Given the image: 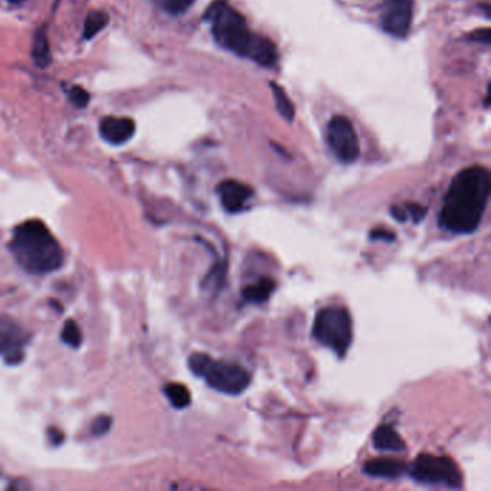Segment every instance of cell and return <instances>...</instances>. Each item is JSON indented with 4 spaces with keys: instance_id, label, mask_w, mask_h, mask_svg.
Returning a JSON list of instances; mask_svg holds the SVG:
<instances>
[{
    "instance_id": "7c38bea8",
    "label": "cell",
    "mask_w": 491,
    "mask_h": 491,
    "mask_svg": "<svg viewBox=\"0 0 491 491\" xmlns=\"http://www.w3.org/2000/svg\"><path fill=\"white\" fill-rule=\"evenodd\" d=\"M366 474L379 479H399L407 471V466L402 461L392 458H374L363 466Z\"/></svg>"
},
{
    "instance_id": "d6986e66",
    "label": "cell",
    "mask_w": 491,
    "mask_h": 491,
    "mask_svg": "<svg viewBox=\"0 0 491 491\" xmlns=\"http://www.w3.org/2000/svg\"><path fill=\"white\" fill-rule=\"evenodd\" d=\"M61 339L64 340L65 344L71 346V348H78L82 342V335H81V328L80 326L74 322V320H68L62 328V335Z\"/></svg>"
},
{
    "instance_id": "8992f818",
    "label": "cell",
    "mask_w": 491,
    "mask_h": 491,
    "mask_svg": "<svg viewBox=\"0 0 491 491\" xmlns=\"http://www.w3.org/2000/svg\"><path fill=\"white\" fill-rule=\"evenodd\" d=\"M411 477L424 484H442L451 488L461 487L463 475L458 466L448 457L421 454L411 467Z\"/></svg>"
},
{
    "instance_id": "e0dca14e",
    "label": "cell",
    "mask_w": 491,
    "mask_h": 491,
    "mask_svg": "<svg viewBox=\"0 0 491 491\" xmlns=\"http://www.w3.org/2000/svg\"><path fill=\"white\" fill-rule=\"evenodd\" d=\"M108 21H110V18H108L107 12H101V10L91 12L85 19L84 38L85 39L94 38L97 34H99L108 25Z\"/></svg>"
},
{
    "instance_id": "cb8c5ba5",
    "label": "cell",
    "mask_w": 491,
    "mask_h": 491,
    "mask_svg": "<svg viewBox=\"0 0 491 491\" xmlns=\"http://www.w3.org/2000/svg\"><path fill=\"white\" fill-rule=\"evenodd\" d=\"M372 238L373 239H389V241H394L395 235L392 232H387V230H373L372 232Z\"/></svg>"
},
{
    "instance_id": "30bf717a",
    "label": "cell",
    "mask_w": 491,
    "mask_h": 491,
    "mask_svg": "<svg viewBox=\"0 0 491 491\" xmlns=\"http://www.w3.org/2000/svg\"><path fill=\"white\" fill-rule=\"evenodd\" d=\"M218 195L224 208L230 213H235L243 209L245 204L252 197L254 189L238 180H225L218 186Z\"/></svg>"
},
{
    "instance_id": "4fadbf2b",
    "label": "cell",
    "mask_w": 491,
    "mask_h": 491,
    "mask_svg": "<svg viewBox=\"0 0 491 491\" xmlns=\"http://www.w3.org/2000/svg\"><path fill=\"white\" fill-rule=\"evenodd\" d=\"M373 445L379 451L399 453L405 450V441L391 425H382L374 431Z\"/></svg>"
},
{
    "instance_id": "277c9868",
    "label": "cell",
    "mask_w": 491,
    "mask_h": 491,
    "mask_svg": "<svg viewBox=\"0 0 491 491\" xmlns=\"http://www.w3.org/2000/svg\"><path fill=\"white\" fill-rule=\"evenodd\" d=\"M189 368L199 378H204L215 391L228 395L242 394L251 382L250 373L242 366L212 359L205 353L192 355Z\"/></svg>"
},
{
    "instance_id": "ffe728a7",
    "label": "cell",
    "mask_w": 491,
    "mask_h": 491,
    "mask_svg": "<svg viewBox=\"0 0 491 491\" xmlns=\"http://www.w3.org/2000/svg\"><path fill=\"white\" fill-rule=\"evenodd\" d=\"M154 2L170 14H180L189 9L195 0H154Z\"/></svg>"
},
{
    "instance_id": "5b68a950",
    "label": "cell",
    "mask_w": 491,
    "mask_h": 491,
    "mask_svg": "<svg viewBox=\"0 0 491 491\" xmlns=\"http://www.w3.org/2000/svg\"><path fill=\"white\" fill-rule=\"evenodd\" d=\"M315 340L327 346L339 356H344L353 337L352 317L344 307H324L315 315L313 326Z\"/></svg>"
},
{
    "instance_id": "6da1fadb",
    "label": "cell",
    "mask_w": 491,
    "mask_h": 491,
    "mask_svg": "<svg viewBox=\"0 0 491 491\" xmlns=\"http://www.w3.org/2000/svg\"><path fill=\"white\" fill-rule=\"evenodd\" d=\"M490 197V173L471 166L454 178L444 197L440 226L454 234H471L479 228Z\"/></svg>"
},
{
    "instance_id": "9c48e42d",
    "label": "cell",
    "mask_w": 491,
    "mask_h": 491,
    "mask_svg": "<svg viewBox=\"0 0 491 491\" xmlns=\"http://www.w3.org/2000/svg\"><path fill=\"white\" fill-rule=\"evenodd\" d=\"M26 343V331L13 319L0 317V356H3L8 363L21 362Z\"/></svg>"
},
{
    "instance_id": "7a4b0ae2",
    "label": "cell",
    "mask_w": 491,
    "mask_h": 491,
    "mask_svg": "<svg viewBox=\"0 0 491 491\" xmlns=\"http://www.w3.org/2000/svg\"><path fill=\"white\" fill-rule=\"evenodd\" d=\"M205 19L211 23L215 40L224 49L250 58L263 67L276 65L278 60L276 45L268 38L252 34L247 21L232 6L222 0L213 2L206 10Z\"/></svg>"
},
{
    "instance_id": "44dd1931",
    "label": "cell",
    "mask_w": 491,
    "mask_h": 491,
    "mask_svg": "<svg viewBox=\"0 0 491 491\" xmlns=\"http://www.w3.org/2000/svg\"><path fill=\"white\" fill-rule=\"evenodd\" d=\"M68 97L71 103L78 108H85L86 104L90 103V94L81 88V86H72L68 91Z\"/></svg>"
},
{
    "instance_id": "2e32d148",
    "label": "cell",
    "mask_w": 491,
    "mask_h": 491,
    "mask_svg": "<svg viewBox=\"0 0 491 491\" xmlns=\"http://www.w3.org/2000/svg\"><path fill=\"white\" fill-rule=\"evenodd\" d=\"M165 395L170 403L178 409H183L191 405V392L182 383H169L165 386Z\"/></svg>"
},
{
    "instance_id": "8fae6325",
    "label": "cell",
    "mask_w": 491,
    "mask_h": 491,
    "mask_svg": "<svg viewBox=\"0 0 491 491\" xmlns=\"http://www.w3.org/2000/svg\"><path fill=\"white\" fill-rule=\"evenodd\" d=\"M136 124L128 117H106L99 123V134L111 144H123L134 136Z\"/></svg>"
},
{
    "instance_id": "52a82bcc",
    "label": "cell",
    "mask_w": 491,
    "mask_h": 491,
    "mask_svg": "<svg viewBox=\"0 0 491 491\" xmlns=\"http://www.w3.org/2000/svg\"><path fill=\"white\" fill-rule=\"evenodd\" d=\"M328 146L340 162L353 163L360 154V143L352 121L344 115H335L327 125Z\"/></svg>"
},
{
    "instance_id": "ac0fdd59",
    "label": "cell",
    "mask_w": 491,
    "mask_h": 491,
    "mask_svg": "<svg viewBox=\"0 0 491 491\" xmlns=\"http://www.w3.org/2000/svg\"><path fill=\"white\" fill-rule=\"evenodd\" d=\"M270 86H271V90H272L274 98H276V104H277V108H278L280 114L283 115V117H284L285 120L291 121V120L294 119L296 111H294V106H293V103L290 101V98L287 97L285 91L281 88V86H280L277 82L271 81V82H270Z\"/></svg>"
},
{
    "instance_id": "ba28073f",
    "label": "cell",
    "mask_w": 491,
    "mask_h": 491,
    "mask_svg": "<svg viewBox=\"0 0 491 491\" xmlns=\"http://www.w3.org/2000/svg\"><path fill=\"white\" fill-rule=\"evenodd\" d=\"M412 13V0H385L382 9V26L387 34L396 38H405L411 29Z\"/></svg>"
},
{
    "instance_id": "9a60e30c",
    "label": "cell",
    "mask_w": 491,
    "mask_h": 491,
    "mask_svg": "<svg viewBox=\"0 0 491 491\" xmlns=\"http://www.w3.org/2000/svg\"><path fill=\"white\" fill-rule=\"evenodd\" d=\"M274 288H276V283H274L271 278L263 277V278H259L256 283L245 287L242 294H243L245 300H248L251 302H264L270 298V296L274 291Z\"/></svg>"
},
{
    "instance_id": "3957f363",
    "label": "cell",
    "mask_w": 491,
    "mask_h": 491,
    "mask_svg": "<svg viewBox=\"0 0 491 491\" xmlns=\"http://www.w3.org/2000/svg\"><path fill=\"white\" fill-rule=\"evenodd\" d=\"M10 250L18 264L31 274L52 272L64 263L60 242L38 219L26 221L14 229Z\"/></svg>"
},
{
    "instance_id": "5bb4252c",
    "label": "cell",
    "mask_w": 491,
    "mask_h": 491,
    "mask_svg": "<svg viewBox=\"0 0 491 491\" xmlns=\"http://www.w3.org/2000/svg\"><path fill=\"white\" fill-rule=\"evenodd\" d=\"M32 58L34 62L39 67V68H45L51 64V48H49V40H48V35L45 32V29H39V31L35 34L34 38V45H32Z\"/></svg>"
},
{
    "instance_id": "603a6c76",
    "label": "cell",
    "mask_w": 491,
    "mask_h": 491,
    "mask_svg": "<svg viewBox=\"0 0 491 491\" xmlns=\"http://www.w3.org/2000/svg\"><path fill=\"white\" fill-rule=\"evenodd\" d=\"M403 209H405L407 219H408V218H412L414 222H420V221L424 218L425 212H427V209H425L424 206L418 205V204H408Z\"/></svg>"
},
{
    "instance_id": "7402d4cb",
    "label": "cell",
    "mask_w": 491,
    "mask_h": 491,
    "mask_svg": "<svg viewBox=\"0 0 491 491\" xmlns=\"http://www.w3.org/2000/svg\"><path fill=\"white\" fill-rule=\"evenodd\" d=\"M111 418L110 416H106V415H101L98 418H95L94 422H93V427H91V434L94 437H101L104 435L108 432V429L111 428Z\"/></svg>"
}]
</instances>
